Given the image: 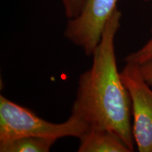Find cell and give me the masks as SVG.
I'll list each match as a JSON object with an SVG mask.
<instances>
[{"instance_id":"cell-1","label":"cell","mask_w":152,"mask_h":152,"mask_svg":"<svg viewBox=\"0 0 152 152\" xmlns=\"http://www.w3.org/2000/svg\"><path fill=\"white\" fill-rule=\"evenodd\" d=\"M122 14L116 9L92 55V66L80 75L71 115L89 128L111 130L134 151L130 94L117 66L115 39Z\"/></svg>"},{"instance_id":"cell-2","label":"cell","mask_w":152,"mask_h":152,"mask_svg":"<svg viewBox=\"0 0 152 152\" xmlns=\"http://www.w3.org/2000/svg\"><path fill=\"white\" fill-rule=\"evenodd\" d=\"M87 128L85 123L71 115L63 123L46 121L32 110L0 95V142L24 137H41L56 140L68 137L79 139Z\"/></svg>"},{"instance_id":"cell-3","label":"cell","mask_w":152,"mask_h":152,"mask_svg":"<svg viewBox=\"0 0 152 152\" xmlns=\"http://www.w3.org/2000/svg\"><path fill=\"white\" fill-rule=\"evenodd\" d=\"M121 71L131 99L132 130L140 152H152V89L144 79L140 65L125 62Z\"/></svg>"},{"instance_id":"cell-4","label":"cell","mask_w":152,"mask_h":152,"mask_svg":"<svg viewBox=\"0 0 152 152\" xmlns=\"http://www.w3.org/2000/svg\"><path fill=\"white\" fill-rule=\"evenodd\" d=\"M118 0H85L80 14L68 19L64 37L92 56Z\"/></svg>"},{"instance_id":"cell-5","label":"cell","mask_w":152,"mask_h":152,"mask_svg":"<svg viewBox=\"0 0 152 152\" xmlns=\"http://www.w3.org/2000/svg\"><path fill=\"white\" fill-rule=\"evenodd\" d=\"M79 140L78 152H132L118 134L107 129L89 128Z\"/></svg>"},{"instance_id":"cell-6","label":"cell","mask_w":152,"mask_h":152,"mask_svg":"<svg viewBox=\"0 0 152 152\" xmlns=\"http://www.w3.org/2000/svg\"><path fill=\"white\" fill-rule=\"evenodd\" d=\"M56 140L41 137H24L0 142L1 152H48Z\"/></svg>"},{"instance_id":"cell-7","label":"cell","mask_w":152,"mask_h":152,"mask_svg":"<svg viewBox=\"0 0 152 152\" xmlns=\"http://www.w3.org/2000/svg\"><path fill=\"white\" fill-rule=\"evenodd\" d=\"M150 60H152V28L151 29V37L149 40L141 48L130 53L125 58V62L134 63L138 65Z\"/></svg>"},{"instance_id":"cell-8","label":"cell","mask_w":152,"mask_h":152,"mask_svg":"<svg viewBox=\"0 0 152 152\" xmlns=\"http://www.w3.org/2000/svg\"><path fill=\"white\" fill-rule=\"evenodd\" d=\"M85 2V0H62L66 16L68 19L77 16L83 9Z\"/></svg>"},{"instance_id":"cell-9","label":"cell","mask_w":152,"mask_h":152,"mask_svg":"<svg viewBox=\"0 0 152 152\" xmlns=\"http://www.w3.org/2000/svg\"><path fill=\"white\" fill-rule=\"evenodd\" d=\"M140 67L144 79L150 86L152 87V60L140 64Z\"/></svg>"},{"instance_id":"cell-10","label":"cell","mask_w":152,"mask_h":152,"mask_svg":"<svg viewBox=\"0 0 152 152\" xmlns=\"http://www.w3.org/2000/svg\"><path fill=\"white\" fill-rule=\"evenodd\" d=\"M144 1H150V0H144Z\"/></svg>"}]
</instances>
